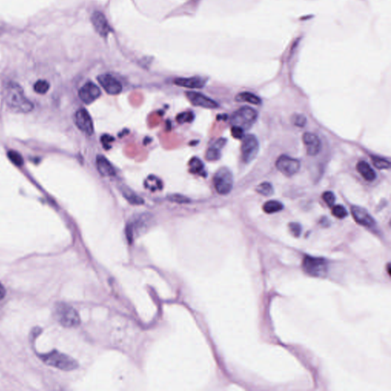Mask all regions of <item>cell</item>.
Masks as SVG:
<instances>
[{"label": "cell", "mask_w": 391, "mask_h": 391, "mask_svg": "<svg viewBox=\"0 0 391 391\" xmlns=\"http://www.w3.org/2000/svg\"><path fill=\"white\" fill-rule=\"evenodd\" d=\"M232 135L236 139H242L244 137V130L239 126H233L231 130Z\"/></svg>", "instance_id": "36"}, {"label": "cell", "mask_w": 391, "mask_h": 391, "mask_svg": "<svg viewBox=\"0 0 391 391\" xmlns=\"http://www.w3.org/2000/svg\"><path fill=\"white\" fill-rule=\"evenodd\" d=\"M256 191L259 194L263 195L264 197H270L273 193V186L268 182H263L258 186Z\"/></svg>", "instance_id": "26"}, {"label": "cell", "mask_w": 391, "mask_h": 391, "mask_svg": "<svg viewBox=\"0 0 391 391\" xmlns=\"http://www.w3.org/2000/svg\"><path fill=\"white\" fill-rule=\"evenodd\" d=\"M5 293H6V291H5V287L2 283H0V300H2L5 297Z\"/></svg>", "instance_id": "38"}, {"label": "cell", "mask_w": 391, "mask_h": 391, "mask_svg": "<svg viewBox=\"0 0 391 391\" xmlns=\"http://www.w3.org/2000/svg\"><path fill=\"white\" fill-rule=\"evenodd\" d=\"M121 190L123 197L126 199V200H127L129 203H131V204L141 205L144 203V200H143L141 197L136 195L135 193H134V192L131 191L130 189L124 187Z\"/></svg>", "instance_id": "22"}, {"label": "cell", "mask_w": 391, "mask_h": 391, "mask_svg": "<svg viewBox=\"0 0 391 391\" xmlns=\"http://www.w3.org/2000/svg\"><path fill=\"white\" fill-rule=\"evenodd\" d=\"M289 229H290V233L293 234L295 237H299L301 234L302 228L299 223H291L289 225Z\"/></svg>", "instance_id": "35"}, {"label": "cell", "mask_w": 391, "mask_h": 391, "mask_svg": "<svg viewBox=\"0 0 391 391\" xmlns=\"http://www.w3.org/2000/svg\"><path fill=\"white\" fill-rule=\"evenodd\" d=\"M4 98L7 106L16 113H29L34 108L33 103L25 97L22 88L15 83H9L5 86Z\"/></svg>", "instance_id": "1"}, {"label": "cell", "mask_w": 391, "mask_h": 391, "mask_svg": "<svg viewBox=\"0 0 391 391\" xmlns=\"http://www.w3.org/2000/svg\"><path fill=\"white\" fill-rule=\"evenodd\" d=\"M97 170L102 176L113 177L116 175V170L111 163L104 156L98 155L97 157Z\"/></svg>", "instance_id": "18"}, {"label": "cell", "mask_w": 391, "mask_h": 391, "mask_svg": "<svg viewBox=\"0 0 391 391\" xmlns=\"http://www.w3.org/2000/svg\"><path fill=\"white\" fill-rule=\"evenodd\" d=\"M113 141H114V138L112 136L109 135V134H104V135L101 137L102 143H103V147H105L106 149H109L111 147L110 143Z\"/></svg>", "instance_id": "37"}, {"label": "cell", "mask_w": 391, "mask_h": 391, "mask_svg": "<svg viewBox=\"0 0 391 391\" xmlns=\"http://www.w3.org/2000/svg\"><path fill=\"white\" fill-rule=\"evenodd\" d=\"M50 88L49 83L47 80H39L34 85V91L39 94H44Z\"/></svg>", "instance_id": "28"}, {"label": "cell", "mask_w": 391, "mask_h": 391, "mask_svg": "<svg viewBox=\"0 0 391 391\" xmlns=\"http://www.w3.org/2000/svg\"><path fill=\"white\" fill-rule=\"evenodd\" d=\"M194 119V115L192 112H187V113H182L179 114L177 117V121L179 123H190Z\"/></svg>", "instance_id": "32"}, {"label": "cell", "mask_w": 391, "mask_h": 391, "mask_svg": "<svg viewBox=\"0 0 391 391\" xmlns=\"http://www.w3.org/2000/svg\"><path fill=\"white\" fill-rule=\"evenodd\" d=\"M74 121H75L76 126L80 131L85 133L87 135H92L94 134V123H93L91 117L87 110L84 109L79 110L76 113Z\"/></svg>", "instance_id": "9"}, {"label": "cell", "mask_w": 391, "mask_h": 391, "mask_svg": "<svg viewBox=\"0 0 391 391\" xmlns=\"http://www.w3.org/2000/svg\"><path fill=\"white\" fill-rule=\"evenodd\" d=\"M206 80L203 77H193L188 78H177L174 83L179 87H187V88L200 89L203 88L206 84Z\"/></svg>", "instance_id": "17"}, {"label": "cell", "mask_w": 391, "mask_h": 391, "mask_svg": "<svg viewBox=\"0 0 391 391\" xmlns=\"http://www.w3.org/2000/svg\"><path fill=\"white\" fill-rule=\"evenodd\" d=\"M39 357L46 365L66 372L75 370L79 366L75 359L56 350L52 351L49 353L41 355Z\"/></svg>", "instance_id": "2"}, {"label": "cell", "mask_w": 391, "mask_h": 391, "mask_svg": "<svg viewBox=\"0 0 391 391\" xmlns=\"http://www.w3.org/2000/svg\"><path fill=\"white\" fill-rule=\"evenodd\" d=\"M303 141L309 155L316 156L320 152L322 143L316 134L310 132L305 133L303 135Z\"/></svg>", "instance_id": "16"}, {"label": "cell", "mask_w": 391, "mask_h": 391, "mask_svg": "<svg viewBox=\"0 0 391 391\" xmlns=\"http://www.w3.org/2000/svg\"><path fill=\"white\" fill-rule=\"evenodd\" d=\"M351 211L354 220L361 226L369 229H373L376 226V222L374 218L365 209L361 206H354L351 209Z\"/></svg>", "instance_id": "11"}, {"label": "cell", "mask_w": 391, "mask_h": 391, "mask_svg": "<svg viewBox=\"0 0 391 391\" xmlns=\"http://www.w3.org/2000/svg\"><path fill=\"white\" fill-rule=\"evenodd\" d=\"M99 83L110 95H118L123 90V86L117 79L110 74H102L97 77Z\"/></svg>", "instance_id": "10"}, {"label": "cell", "mask_w": 391, "mask_h": 391, "mask_svg": "<svg viewBox=\"0 0 391 391\" xmlns=\"http://www.w3.org/2000/svg\"><path fill=\"white\" fill-rule=\"evenodd\" d=\"M92 24L100 36L106 38L113 31L108 20L101 11H94L91 16Z\"/></svg>", "instance_id": "12"}, {"label": "cell", "mask_w": 391, "mask_h": 391, "mask_svg": "<svg viewBox=\"0 0 391 391\" xmlns=\"http://www.w3.org/2000/svg\"><path fill=\"white\" fill-rule=\"evenodd\" d=\"M332 215L338 219H344L348 216L346 209L342 205H336L333 207L332 211Z\"/></svg>", "instance_id": "30"}, {"label": "cell", "mask_w": 391, "mask_h": 391, "mask_svg": "<svg viewBox=\"0 0 391 391\" xmlns=\"http://www.w3.org/2000/svg\"><path fill=\"white\" fill-rule=\"evenodd\" d=\"M276 167L283 175L292 177L300 170V163L293 157L282 155L276 161Z\"/></svg>", "instance_id": "8"}, {"label": "cell", "mask_w": 391, "mask_h": 391, "mask_svg": "<svg viewBox=\"0 0 391 391\" xmlns=\"http://www.w3.org/2000/svg\"><path fill=\"white\" fill-rule=\"evenodd\" d=\"M302 266L305 273L311 277H324L327 274L328 262L323 258L305 256Z\"/></svg>", "instance_id": "4"}, {"label": "cell", "mask_w": 391, "mask_h": 391, "mask_svg": "<svg viewBox=\"0 0 391 391\" xmlns=\"http://www.w3.org/2000/svg\"><path fill=\"white\" fill-rule=\"evenodd\" d=\"M144 184H145L146 188L152 190V191L157 190H161L163 187L161 181H160L159 179H157V177H154V176H150V177L146 180Z\"/></svg>", "instance_id": "25"}, {"label": "cell", "mask_w": 391, "mask_h": 391, "mask_svg": "<svg viewBox=\"0 0 391 391\" xmlns=\"http://www.w3.org/2000/svg\"><path fill=\"white\" fill-rule=\"evenodd\" d=\"M283 209V205L277 200H270L266 202L263 206V210L267 214L278 213Z\"/></svg>", "instance_id": "23"}, {"label": "cell", "mask_w": 391, "mask_h": 391, "mask_svg": "<svg viewBox=\"0 0 391 391\" xmlns=\"http://www.w3.org/2000/svg\"><path fill=\"white\" fill-rule=\"evenodd\" d=\"M292 123L295 126L303 128L306 124V118L301 114H295L292 117Z\"/></svg>", "instance_id": "33"}, {"label": "cell", "mask_w": 391, "mask_h": 391, "mask_svg": "<svg viewBox=\"0 0 391 391\" xmlns=\"http://www.w3.org/2000/svg\"><path fill=\"white\" fill-rule=\"evenodd\" d=\"M241 147L242 158L245 163H249L256 158L259 153V142L254 134H249L245 136Z\"/></svg>", "instance_id": "7"}, {"label": "cell", "mask_w": 391, "mask_h": 391, "mask_svg": "<svg viewBox=\"0 0 391 391\" xmlns=\"http://www.w3.org/2000/svg\"><path fill=\"white\" fill-rule=\"evenodd\" d=\"M186 97L196 107L206 109H216L219 107V104L216 101L197 92H187Z\"/></svg>", "instance_id": "13"}, {"label": "cell", "mask_w": 391, "mask_h": 391, "mask_svg": "<svg viewBox=\"0 0 391 391\" xmlns=\"http://www.w3.org/2000/svg\"><path fill=\"white\" fill-rule=\"evenodd\" d=\"M236 100L237 102H246V103H251L253 105H261V100L258 96L249 93V92H243V93L238 94L236 96Z\"/></svg>", "instance_id": "21"}, {"label": "cell", "mask_w": 391, "mask_h": 391, "mask_svg": "<svg viewBox=\"0 0 391 391\" xmlns=\"http://www.w3.org/2000/svg\"><path fill=\"white\" fill-rule=\"evenodd\" d=\"M323 200L329 206H332L336 201V196L331 191H326L323 193Z\"/></svg>", "instance_id": "34"}, {"label": "cell", "mask_w": 391, "mask_h": 391, "mask_svg": "<svg viewBox=\"0 0 391 391\" xmlns=\"http://www.w3.org/2000/svg\"><path fill=\"white\" fill-rule=\"evenodd\" d=\"M213 184L219 194H229L233 187V176L231 170L226 167L220 168L213 177Z\"/></svg>", "instance_id": "6"}, {"label": "cell", "mask_w": 391, "mask_h": 391, "mask_svg": "<svg viewBox=\"0 0 391 391\" xmlns=\"http://www.w3.org/2000/svg\"><path fill=\"white\" fill-rule=\"evenodd\" d=\"M100 96L101 91L100 88L92 82H87L84 84L79 91V97L86 104L94 103Z\"/></svg>", "instance_id": "14"}, {"label": "cell", "mask_w": 391, "mask_h": 391, "mask_svg": "<svg viewBox=\"0 0 391 391\" xmlns=\"http://www.w3.org/2000/svg\"><path fill=\"white\" fill-rule=\"evenodd\" d=\"M167 200L173 203H179V204H185V203H190V200L188 197L180 194H172L167 197Z\"/></svg>", "instance_id": "29"}, {"label": "cell", "mask_w": 391, "mask_h": 391, "mask_svg": "<svg viewBox=\"0 0 391 391\" xmlns=\"http://www.w3.org/2000/svg\"><path fill=\"white\" fill-rule=\"evenodd\" d=\"M226 140L220 138L212 147H209L206 153V158L210 161H215L221 157L220 149L226 144Z\"/></svg>", "instance_id": "20"}, {"label": "cell", "mask_w": 391, "mask_h": 391, "mask_svg": "<svg viewBox=\"0 0 391 391\" xmlns=\"http://www.w3.org/2000/svg\"><path fill=\"white\" fill-rule=\"evenodd\" d=\"M147 220H148L147 218L141 216L127 226L126 236H127L128 240L130 241V243H132L133 239L137 235L138 236L140 233H142L145 230L146 228L147 227V223H148Z\"/></svg>", "instance_id": "15"}, {"label": "cell", "mask_w": 391, "mask_h": 391, "mask_svg": "<svg viewBox=\"0 0 391 391\" xmlns=\"http://www.w3.org/2000/svg\"><path fill=\"white\" fill-rule=\"evenodd\" d=\"M372 160L375 167L380 169V170H388L391 167V163L389 160L383 158V157L372 156Z\"/></svg>", "instance_id": "27"}, {"label": "cell", "mask_w": 391, "mask_h": 391, "mask_svg": "<svg viewBox=\"0 0 391 391\" xmlns=\"http://www.w3.org/2000/svg\"><path fill=\"white\" fill-rule=\"evenodd\" d=\"M8 158L10 159L11 162L13 163L15 165L20 166L22 165L23 164V159L21 157V156L20 155V154H18V152L15 151H10L8 152Z\"/></svg>", "instance_id": "31"}, {"label": "cell", "mask_w": 391, "mask_h": 391, "mask_svg": "<svg viewBox=\"0 0 391 391\" xmlns=\"http://www.w3.org/2000/svg\"><path fill=\"white\" fill-rule=\"evenodd\" d=\"M358 172L367 181L372 182L376 179L377 175L374 169L371 167L369 163L365 160H361L356 166Z\"/></svg>", "instance_id": "19"}, {"label": "cell", "mask_w": 391, "mask_h": 391, "mask_svg": "<svg viewBox=\"0 0 391 391\" xmlns=\"http://www.w3.org/2000/svg\"><path fill=\"white\" fill-rule=\"evenodd\" d=\"M54 316L57 322L66 328H73L79 326L80 318L77 310L70 305L64 303L56 304Z\"/></svg>", "instance_id": "3"}, {"label": "cell", "mask_w": 391, "mask_h": 391, "mask_svg": "<svg viewBox=\"0 0 391 391\" xmlns=\"http://www.w3.org/2000/svg\"><path fill=\"white\" fill-rule=\"evenodd\" d=\"M257 119L258 113L255 109L244 107L235 112L231 118V123L233 126L247 130L256 123Z\"/></svg>", "instance_id": "5"}, {"label": "cell", "mask_w": 391, "mask_h": 391, "mask_svg": "<svg viewBox=\"0 0 391 391\" xmlns=\"http://www.w3.org/2000/svg\"><path fill=\"white\" fill-rule=\"evenodd\" d=\"M190 171L192 174H204V164L198 157H194L190 160L189 163Z\"/></svg>", "instance_id": "24"}]
</instances>
